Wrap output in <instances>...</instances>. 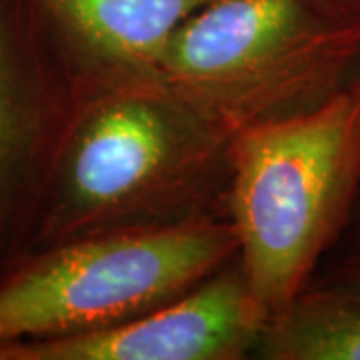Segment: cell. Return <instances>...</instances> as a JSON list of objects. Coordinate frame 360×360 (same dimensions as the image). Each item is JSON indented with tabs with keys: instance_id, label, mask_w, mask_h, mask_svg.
Returning a JSON list of instances; mask_svg holds the SVG:
<instances>
[{
	"instance_id": "cell-1",
	"label": "cell",
	"mask_w": 360,
	"mask_h": 360,
	"mask_svg": "<svg viewBox=\"0 0 360 360\" xmlns=\"http://www.w3.org/2000/svg\"><path fill=\"white\" fill-rule=\"evenodd\" d=\"M232 139L158 72L90 77L26 252L229 219Z\"/></svg>"
},
{
	"instance_id": "cell-2",
	"label": "cell",
	"mask_w": 360,
	"mask_h": 360,
	"mask_svg": "<svg viewBox=\"0 0 360 360\" xmlns=\"http://www.w3.org/2000/svg\"><path fill=\"white\" fill-rule=\"evenodd\" d=\"M229 220L250 290L269 312L314 278L360 200V89L234 134Z\"/></svg>"
},
{
	"instance_id": "cell-3",
	"label": "cell",
	"mask_w": 360,
	"mask_h": 360,
	"mask_svg": "<svg viewBox=\"0 0 360 360\" xmlns=\"http://www.w3.org/2000/svg\"><path fill=\"white\" fill-rule=\"evenodd\" d=\"M360 68V20L316 0H212L176 28L156 72L232 134L321 108Z\"/></svg>"
},
{
	"instance_id": "cell-4",
	"label": "cell",
	"mask_w": 360,
	"mask_h": 360,
	"mask_svg": "<svg viewBox=\"0 0 360 360\" xmlns=\"http://www.w3.org/2000/svg\"><path fill=\"white\" fill-rule=\"evenodd\" d=\"M238 255L229 219L42 246L0 276V342L78 335L179 298Z\"/></svg>"
},
{
	"instance_id": "cell-5",
	"label": "cell",
	"mask_w": 360,
	"mask_h": 360,
	"mask_svg": "<svg viewBox=\"0 0 360 360\" xmlns=\"http://www.w3.org/2000/svg\"><path fill=\"white\" fill-rule=\"evenodd\" d=\"M89 80L32 0H0V276L30 246Z\"/></svg>"
},
{
	"instance_id": "cell-6",
	"label": "cell",
	"mask_w": 360,
	"mask_h": 360,
	"mask_svg": "<svg viewBox=\"0 0 360 360\" xmlns=\"http://www.w3.org/2000/svg\"><path fill=\"white\" fill-rule=\"evenodd\" d=\"M266 319L236 255L167 304L89 333L0 342V360H245Z\"/></svg>"
},
{
	"instance_id": "cell-7",
	"label": "cell",
	"mask_w": 360,
	"mask_h": 360,
	"mask_svg": "<svg viewBox=\"0 0 360 360\" xmlns=\"http://www.w3.org/2000/svg\"><path fill=\"white\" fill-rule=\"evenodd\" d=\"M92 78L156 72L168 40L212 0H32Z\"/></svg>"
},
{
	"instance_id": "cell-8",
	"label": "cell",
	"mask_w": 360,
	"mask_h": 360,
	"mask_svg": "<svg viewBox=\"0 0 360 360\" xmlns=\"http://www.w3.org/2000/svg\"><path fill=\"white\" fill-rule=\"evenodd\" d=\"M252 359L360 360V300L310 281L284 307L269 312Z\"/></svg>"
},
{
	"instance_id": "cell-9",
	"label": "cell",
	"mask_w": 360,
	"mask_h": 360,
	"mask_svg": "<svg viewBox=\"0 0 360 360\" xmlns=\"http://www.w3.org/2000/svg\"><path fill=\"white\" fill-rule=\"evenodd\" d=\"M312 281L340 288L360 300V200L342 236L322 258Z\"/></svg>"
},
{
	"instance_id": "cell-10",
	"label": "cell",
	"mask_w": 360,
	"mask_h": 360,
	"mask_svg": "<svg viewBox=\"0 0 360 360\" xmlns=\"http://www.w3.org/2000/svg\"><path fill=\"white\" fill-rule=\"evenodd\" d=\"M316 2L333 13L360 20V0H316Z\"/></svg>"
},
{
	"instance_id": "cell-11",
	"label": "cell",
	"mask_w": 360,
	"mask_h": 360,
	"mask_svg": "<svg viewBox=\"0 0 360 360\" xmlns=\"http://www.w3.org/2000/svg\"><path fill=\"white\" fill-rule=\"evenodd\" d=\"M356 84H359V89H360V68H359V77H356Z\"/></svg>"
}]
</instances>
